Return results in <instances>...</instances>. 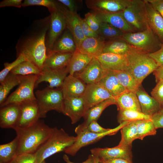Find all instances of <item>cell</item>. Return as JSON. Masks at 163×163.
I'll list each match as a JSON object with an SVG mask.
<instances>
[{
  "instance_id": "30bf717a",
  "label": "cell",
  "mask_w": 163,
  "mask_h": 163,
  "mask_svg": "<svg viewBox=\"0 0 163 163\" xmlns=\"http://www.w3.org/2000/svg\"><path fill=\"white\" fill-rule=\"evenodd\" d=\"M51 11L49 30L46 44L47 52L52 50L54 45L66 28L65 17L59 7Z\"/></svg>"
},
{
  "instance_id": "74e56055",
  "label": "cell",
  "mask_w": 163,
  "mask_h": 163,
  "mask_svg": "<svg viewBox=\"0 0 163 163\" xmlns=\"http://www.w3.org/2000/svg\"><path fill=\"white\" fill-rule=\"evenodd\" d=\"M41 72V70L35 64L27 60L19 64L10 73L21 76L30 75H38Z\"/></svg>"
},
{
  "instance_id": "52a82bcc",
  "label": "cell",
  "mask_w": 163,
  "mask_h": 163,
  "mask_svg": "<svg viewBox=\"0 0 163 163\" xmlns=\"http://www.w3.org/2000/svg\"><path fill=\"white\" fill-rule=\"evenodd\" d=\"M129 121H124L120 123L117 127L110 129L108 131L97 133L89 131L81 125L78 126L75 129L76 134L75 141L73 144L67 148L64 152L67 154L74 156L82 148L96 142L107 136L115 134Z\"/></svg>"
},
{
  "instance_id": "7402d4cb",
  "label": "cell",
  "mask_w": 163,
  "mask_h": 163,
  "mask_svg": "<svg viewBox=\"0 0 163 163\" xmlns=\"http://www.w3.org/2000/svg\"><path fill=\"white\" fill-rule=\"evenodd\" d=\"M87 85L78 77L69 75L61 88L64 99L82 96Z\"/></svg>"
},
{
  "instance_id": "9f6ffc18",
  "label": "cell",
  "mask_w": 163,
  "mask_h": 163,
  "mask_svg": "<svg viewBox=\"0 0 163 163\" xmlns=\"http://www.w3.org/2000/svg\"><path fill=\"white\" fill-rule=\"evenodd\" d=\"M101 161L105 163H133L132 161L124 158L115 159Z\"/></svg>"
},
{
  "instance_id": "8d00e7d4",
  "label": "cell",
  "mask_w": 163,
  "mask_h": 163,
  "mask_svg": "<svg viewBox=\"0 0 163 163\" xmlns=\"http://www.w3.org/2000/svg\"><path fill=\"white\" fill-rule=\"evenodd\" d=\"M125 33L109 23L100 22L98 35L106 41L122 38Z\"/></svg>"
},
{
  "instance_id": "d6986e66",
  "label": "cell",
  "mask_w": 163,
  "mask_h": 163,
  "mask_svg": "<svg viewBox=\"0 0 163 163\" xmlns=\"http://www.w3.org/2000/svg\"><path fill=\"white\" fill-rule=\"evenodd\" d=\"M96 58L104 69L113 71H128L127 55L102 53Z\"/></svg>"
},
{
  "instance_id": "5bb4252c",
  "label": "cell",
  "mask_w": 163,
  "mask_h": 163,
  "mask_svg": "<svg viewBox=\"0 0 163 163\" xmlns=\"http://www.w3.org/2000/svg\"><path fill=\"white\" fill-rule=\"evenodd\" d=\"M131 0H86L87 7L92 11L115 12L124 10Z\"/></svg>"
},
{
  "instance_id": "c3c4849f",
  "label": "cell",
  "mask_w": 163,
  "mask_h": 163,
  "mask_svg": "<svg viewBox=\"0 0 163 163\" xmlns=\"http://www.w3.org/2000/svg\"><path fill=\"white\" fill-rule=\"evenodd\" d=\"M149 54L155 61L158 66L163 65V43L159 50Z\"/></svg>"
},
{
  "instance_id": "8fae6325",
  "label": "cell",
  "mask_w": 163,
  "mask_h": 163,
  "mask_svg": "<svg viewBox=\"0 0 163 163\" xmlns=\"http://www.w3.org/2000/svg\"><path fill=\"white\" fill-rule=\"evenodd\" d=\"M20 105V117L14 130L29 127L35 123L40 118L39 109L36 100L25 101Z\"/></svg>"
},
{
  "instance_id": "ba28073f",
  "label": "cell",
  "mask_w": 163,
  "mask_h": 163,
  "mask_svg": "<svg viewBox=\"0 0 163 163\" xmlns=\"http://www.w3.org/2000/svg\"><path fill=\"white\" fill-rule=\"evenodd\" d=\"M122 12L126 20L137 32L150 27L144 0H131L130 4Z\"/></svg>"
},
{
  "instance_id": "6125c7cd",
  "label": "cell",
  "mask_w": 163,
  "mask_h": 163,
  "mask_svg": "<svg viewBox=\"0 0 163 163\" xmlns=\"http://www.w3.org/2000/svg\"><path fill=\"white\" fill-rule=\"evenodd\" d=\"M0 163H6L3 162L1 161H0Z\"/></svg>"
},
{
  "instance_id": "ab89813d",
  "label": "cell",
  "mask_w": 163,
  "mask_h": 163,
  "mask_svg": "<svg viewBox=\"0 0 163 163\" xmlns=\"http://www.w3.org/2000/svg\"><path fill=\"white\" fill-rule=\"evenodd\" d=\"M140 120H152V117L135 110L119 111L117 120L120 124L126 121H132Z\"/></svg>"
},
{
  "instance_id": "60d3db41",
  "label": "cell",
  "mask_w": 163,
  "mask_h": 163,
  "mask_svg": "<svg viewBox=\"0 0 163 163\" xmlns=\"http://www.w3.org/2000/svg\"><path fill=\"white\" fill-rule=\"evenodd\" d=\"M58 2L51 0H25L23 2L22 7L33 5L41 6L47 8L50 12L56 8L58 6Z\"/></svg>"
},
{
  "instance_id": "9c48e42d",
  "label": "cell",
  "mask_w": 163,
  "mask_h": 163,
  "mask_svg": "<svg viewBox=\"0 0 163 163\" xmlns=\"http://www.w3.org/2000/svg\"><path fill=\"white\" fill-rule=\"evenodd\" d=\"M38 76L35 75L23 76L17 89L7 97L0 105V107L10 104H20L25 101L36 100L34 90Z\"/></svg>"
},
{
  "instance_id": "6da1fadb",
  "label": "cell",
  "mask_w": 163,
  "mask_h": 163,
  "mask_svg": "<svg viewBox=\"0 0 163 163\" xmlns=\"http://www.w3.org/2000/svg\"><path fill=\"white\" fill-rule=\"evenodd\" d=\"M53 129L39 119L29 127L14 129L18 141V155L35 153L48 138Z\"/></svg>"
},
{
  "instance_id": "91938a15",
  "label": "cell",
  "mask_w": 163,
  "mask_h": 163,
  "mask_svg": "<svg viewBox=\"0 0 163 163\" xmlns=\"http://www.w3.org/2000/svg\"><path fill=\"white\" fill-rule=\"evenodd\" d=\"M41 163H46L45 160L43 161Z\"/></svg>"
},
{
  "instance_id": "d590c367",
  "label": "cell",
  "mask_w": 163,
  "mask_h": 163,
  "mask_svg": "<svg viewBox=\"0 0 163 163\" xmlns=\"http://www.w3.org/2000/svg\"><path fill=\"white\" fill-rule=\"evenodd\" d=\"M18 141L16 137L7 143L0 145V161L10 162L17 155Z\"/></svg>"
},
{
  "instance_id": "db71d44e",
  "label": "cell",
  "mask_w": 163,
  "mask_h": 163,
  "mask_svg": "<svg viewBox=\"0 0 163 163\" xmlns=\"http://www.w3.org/2000/svg\"><path fill=\"white\" fill-rule=\"evenodd\" d=\"M153 72L156 82L163 80V65L158 66Z\"/></svg>"
},
{
  "instance_id": "9a60e30c",
  "label": "cell",
  "mask_w": 163,
  "mask_h": 163,
  "mask_svg": "<svg viewBox=\"0 0 163 163\" xmlns=\"http://www.w3.org/2000/svg\"><path fill=\"white\" fill-rule=\"evenodd\" d=\"M100 22L109 23L125 33L136 31L124 18L122 11L111 12L106 11H92Z\"/></svg>"
},
{
  "instance_id": "f35d334b",
  "label": "cell",
  "mask_w": 163,
  "mask_h": 163,
  "mask_svg": "<svg viewBox=\"0 0 163 163\" xmlns=\"http://www.w3.org/2000/svg\"><path fill=\"white\" fill-rule=\"evenodd\" d=\"M138 139L142 140L146 136L155 135L157 132L155 127L152 120L136 121Z\"/></svg>"
},
{
  "instance_id": "bcb514c9",
  "label": "cell",
  "mask_w": 163,
  "mask_h": 163,
  "mask_svg": "<svg viewBox=\"0 0 163 163\" xmlns=\"http://www.w3.org/2000/svg\"><path fill=\"white\" fill-rule=\"evenodd\" d=\"M82 126L87 130L97 133L106 132L110 129H106L101 126L97 122V121H94L90 123L87 126Z\"/></svg>"
},
{
  "instance_id": "816d5d0a",
  "label": "cell",
  "mask_w": 163,
  "mask_h": 163,
  "mask_svg": "<svg viewBox=\"0 0 163 163\" xmlns=\"http://www.w3.org/2000/svg\"><path fill=\"white\" fill-rule=\"evenodd\" d=\"M152 120L156 128H163V113H157L152 116Z\"/></svg>"
},
{
  "instance_id": "681fc988",
  "label": "cell",
  "mask_w": 163,
  "mask_h": 163,
  "mask_svg": "<svg viewBox=\"0 0 163 163\" xmlns=\"http://www.w3.org/2000/svg\"><path fill=\"white\" fill-rule=\"evenodd\" d=\"M57 1L67 7L70 11L77 12L78 9L77 1L74 0H58Z\"/></svg>"
},
{
  "instance_id": "f1b7e54d",
  "label": "cell",
  "mask_w": 163,
  "mask_h": 163,
  "mask_svg": "<svg viewBox=\"0 0 163 163\" xmlns=\"http://www.w3.org/2000/svg\"><path fill=\"white\" fill-rule=\"evenodd\" d=\"M144 1L150 27L163 43V18L147 0Z\"/></svg>"
},
{
  "instance_id": "7dc6e473",
  "label": "cell",
  "mask_w": 163,
  "mask_h": 163,
  "mask_svg": "<svg viewBox=\"0 0 163 163\" xmlns=\"http://www.w3.org/2000/svg\"><path fill=\"white\" fill-rule=\"evenodd\" d=\"M81 22L82 32L86 38L95 37L98 36L97 34L88 26L84 18H81Z\"/></svg>"
},
{
  "instance_id": "f5cc1de1",
  "label": "cell",
  "mask_w": 163,
  "mask_h": 163,
  "mask_svg": "<svg viewBox=\"0 0 163 163\" xmlns=\"http://www.w3.org/2000/svg\"><path fill=\"white\" fill-rule=\"evenodd\" d=\"M163 18V0H147Z\"/></svg>"
},
{
  "instance_id": "4fadbf2b",
  "label": "cell",
  "mask_w": 163,
  "mask_h": 163,
  "mask_svg": "<svg viewBox=\"0 0 163 163\" xmlns=\"http://www.w3.org/2000/svg\"><path fill=\"white\" fill-rule=\"evenodd\" d=\"M68 74L67 67L57 69L43 67L38 76L35 88L41 82H46L49 84L48 86L50 88H61Z\"/></svg>"
},
{
  "instance_id": "d6a6232c",
  "label": "cell",
  "mask_w": 163,
  "mask_h": 163,
  "mask_svg": "<svg viewBox=\"0 0 163 163\" xmlns=\"http://www.w3.org/2000/svg\"><path fill=\"white\" fill-rule=\"evenodd\" d=\"M120 130L121 138L118 145L122 148L131 149L133 141L138 139L136 121H130Z\"/></svg>"
},
{
  "instance_id": "ffe728a7",
  "label": "cell",
  "mask_w": 163,
  "mask_h": 163,
  "mask_svg": "<svg viewBox=\"0 0 163 163\" xmlns=\"http://www.w3.org/2000/svg\"><path fill=\"white\" fill-rule=\"evenodd\" d=\"M106 71L96 58H93L85 69L76 76L86 85L96 83L100 81Z\"/></svg>"
},
{
  "instance_id": "e575fe53",
  "label": "cell",
  "mask_w": 163,
  "mask_h": 163,
  "mask_svg": "<svg viewBox=\"0 0 163 163\" xmlns=\"http://www.w3.org/2000/svg\"><path fill=\"white\" fill-rule=\"evenodd\" d=\"M113 71L120 84L126 90L135 93L140 86L132 75L128 71Z\"/></svg>"
},
{
  "instance_id": "f907efd6",
  "label": "cell",
  "mask_w": 163,
  "mask_h": 163,
  "mask_svg": "<svg viewBox=\"0 0 163 163\" xmlns=\"http://www.w3.org/2000/svg\"><path fill=\"white\" fill-rule=\"evenodd\" d=\"M22 0H4L0 2V7H13L20 8L22 7Z\"/></svg>"
},
{
  "instance_id": "5b68a950",
  "label": "cell",
  "mask_w": 163,
  "mask_h": 163,
  "mask_svg": "<svg viewBox=\"0 0 163 163\" xmlns=\"http://www.w3.org/2000/svg\"><path fill=\"white\" fill-rule=\"evenodd\" d=\"M35 96L40 113V118H44L51 110L63 113L64 98L60 88H51L47 86L37 90Z\"/></svg>"
},
{
  "instance_id": "83f0119b",
  "label": "cell",
  "mask_w": 163,
  "mask_h": 163,
  "mask_svg": "<svg viewBox=\"0 0 163 163\" xmlns=\"http://www.w3.org/2000/svg\"><path fill=\"white\" fill-rule=\"evenodd\" d=\"M98 83L115 98L126 90L120 84L113 71L107 70L106 74Z\"/></svg>"
},
{
  "instance_id": "f546056e",
  "label": "cell",
  "mask_w": 163,
  "mask_h": 163,
  "mask_svg": "<svg viewBox=\"0 0 163 163\" xmlns=\"http://www.w3.org/2000/svg\"><path fill=\"white\" fill-rule=\"evenodd\" d=\"M77 49L73 36L71 32L67 28L57 39L52 50L73 53Z\"/></svg>"
},
{
  "instance_id": "8992f818",
  "label": "cell",
  "mask_w": 163,
  "mask_h": 163,
  "mask_svg": "<svg viewBox=\"0 0 163 163\" xmlns=\"http://www.w3.org/2000/svg\"><path fill=\"white\" fill-rule=\"evenodd\" d=\"M122 39L136 49L148 53L159 50L163 43L150 27L142 31L125 33Z\"/></svg>"
},
{
  "instance_id": "836d02e7",
  "label": "cell",
  "mask_w": 163,
  "mask_h": 163,
  "mask_svg": "<svg viewBox=\"0 0 163 163\" xmlns=\"http://www.w3.org/2000/svg\"><path fill=\"white\" fill-rule=\"evenodd\" d=\"M22 76L9 73L5 79L0 82V105L5 101L11 90L19 85Z\"/></svg>"
},
{
  "instance_id": "4316f807",
  "label": "cell",
  "mask_w": 163,
  "mask_h": 163,
  "mask_svg": "<svg viewBox=\"0 0 163 163\" xmlns=\"http://www.w3.org/2000/svg\"><path fill=\"white\" fill-rule=\"evenodd\" d=\"M92 58L84 54L77 49L72 55L67 67L69 75L76 76L86 68Z\"/></svg>"
},
{
  "instance_id": "2e32d148",
  "label": "cell",
  "mask_w": 163,
  "mask_h": 163,
  "mask_svg": "<svg viewBox=\"0 0 163 163\" xmlns=\"http://www.w3.org/2000/svg\"><path fill=\"white\" fill-rule=\"evenodd\" d=\"M91 154L97 158L99 161L124 158L132 161L131 149L121 147L118 145L112 148H95L91 150Z\"/></svg>"
},
{
  "instance_id": "484cf974",
  "label": "cell",
  "mask_w": 163,
  "mask_h": 163,
  "mask_svg": "<svg viewBox=\"0 0 163 163\" xmlns=\"http://www.w3.org/2000/svg\"><path fill=\"white\" fill-rule=\"evenodd\" d=\"M115 100L119 111L133 110L142 112L136 93L126 90L116 97Z\"/></svg>"
},
{
  "instance_id": "cb8c5ba5",
  "label": "cell",
  "mask_w": 163,
  "mask_h": 163,
  "mask_svg": "<svg viewBox=\"0 0 163 163\" xmlns=\"http://www.w3.org/2000/svg\"><path fill=\"white\" fill-rule=\"evenodd\" d=\"M73 53L51 50L47 52L43 67L52 69L64 68L68 66Z\"/></svg>"
},
{
  "instance_id": "b9f144b4",
  "label": "cell",
  "mask_w": 163,
  "mask_h": 163,
  "mask_svg": "<svg viewBox=\"0 0 163 163\" xmlns=\"http://www.w3.org/2000/svg\"><path fill=\"white\" fill-rule=\"evenodd\" d=\"M27 60L24 56L20 54L17 56L16 59L11 63H4V68L0 72V83L3 81L11 71L20 63Z\"/></svg>"
},
{
  "instance_id": "7c38bea8",
  "label": "cell",
  "mask_w": 163,
  "mask_h": 163,
  "mask_svg": "<svg viewBox=\"0 0 163 163\" xmlns=\"http://www.w3.org/2000/svg\"><path fill=\"white\" fill-rule=\"evenodd\" d=\"M82 97L85 102L86 111L90 107L105 100L115 99L99 83L87 85Z\"/></svg>"
},
{
  "instance_id": "f6af8a7d",
  "label": "cell",
  "mask_w": 163,
  "mask_h": 163,
  "mask_svg": "<svg viewBox=\"0 0 163 163\" xmlns=\"http://www.w3.org/2000/svg\"><path fill=\"white\" fill-rule=\"evenodd\" d=\"M151 94L161 106L163 104V80L157 82L155 87L152 90Z\"/></svg>"
},
{
  "instance_id": "6f0895ef",
  "label": "cell",
  "mask_w": 163,
  "mask_h": 163,
  "mask_svg": "<svg viewBox=\"0 0 163 163\" xmlns=\"http://www.w3.org/2000/svg\"><path fill=\"white\" fill-rule=\"evenodd\" d=\"M94 158V163H99V161L98 158L93 156Z\"/></svg>"
},
{
  "instance_id": "4dcf8cb0",
  "label": "cell",
  "mask_w": 163,
  "mask_h": 163,
  "mask_svg": "<svg viewBox=\"0 0 163 163\" xmlns=\"http://www.w3.org/2000/svg\"><path fill=\"white\" fill-rule=\"evenodd\" d=\"M113 104H116L115 99L110 98L90 107L85 112L83 117L84 121L82 124L84 126H86L91 122L97 121L104 109Z\"/></svg>"
},
{
  "instance_id": "1f68e13d",
  "label": "cell",
  "mask_w": 163,
  "mask_h": 163,
  "mask_svg": "<svg viewBox=\"0 0 163 163\" xmlns=\"http://www.w3.org/2000/svg\"><path fill=\"white\" fill-rule=\"evenodd\" d=\"M136 49L124 40L120 38L106 41L103 53L127 55Z\"/></svg>"
},
{
  "instance_id": "7a4b0ae2",
  "label": "cell",
  "mask_w": 163,
  "mask_h": 163,
  "mask_svg": "<svg viewBox=\"0 0 163 163\" xmlns=\"http://www.w3.org/2000/svg\"><path fill=\"white\" fill-rule=\"evenodd\" d=\"M50 24V22L38 32L24 39L18 43L16 48L17 56L23 54L27 60L34 63L41 70L47 56L45 38Z\"/></svg>"
},
{
  "instance_id": "680465c9",
  "label": "cell",
  "mask_w": 163,
  "mask_h": 163,
  "mask_svg": "<svg viewBox=\"0 0 163 163\" xmlns=\"http://www.w3.org/2000/svg\"><path fill=\"white\" fill-rule=\"evenodd\" d=\"M158 113H163V104L161 106V108Z\"/></svg>"
},
{
  "instance_id": "277c9868",
  "label": "cell",
  "mask_w": 163,
  "mask_h": 163,
  "mask_svg": "<svg viewBox=\"0 0 163 163\" xmlns=\"http://www.w3.org/2000/svg\"><path fill=\"white\" fill-rule=\"evenodd\" d=\"M149 54L136 49L127 55L129 68L128 71L140 86L144 79L158 67Z\"/></svg>"
},
{
  "instance_id": "7bdbcfd3",
  "label": "cell",
  "mask_w": 163,
  "mask_h": 163,
  "mask_svg": "<svg viewBox=\"0 0 163 163\" xmlns=\"http://www.w3.org/2000/svg\"><path fill=\"white\" fill-rule=\"evenodd\" d=\"M9 163H37V161L34 153H22L18 155Z\"/></svg>"
},
{
  "instance_id": "94428289",
  "label": "cell",
  "mask_w": 163,
  "mask_h": 163,
  "mask_svg": "<svg viewBox=\"0 0 163 163\" xmlns=\"http://www.w3.org/2000/svg\"><path fill=\"white\" fill-rule=\"evenodd\" d=\"M99 163H105L103 161H99Z\"/></svg>"
},
{
  "instance_id": "e0dca14e",
  "label": "cell",
  "mask_w": 163,
  "mask_h": 163,
  "mask_svg": "<svg viewBox=\"0 0 163 163\" xmlns=\"http://www.w3.org/2000/svg\"><path fill=\"white\" fill-rule=\"evenodd\" d=\"M59 7L64 14L66 21V28L72 34L77 49L82 41L86 38L82 31L81 22V18L77 12L70 11L59 3Z\"/></svg>"
},
{
  "instance_id": "ac0fdd59",
  "label": "cell",
  "mask_w": 163,
  "mask_h": 163,
  "mask_svg": "<svg viewBox=\"0 0 163 163\" xmlns=\"http://www.w3.org/2000/svg\"><path fill=\"white\" fill-rule=\"evenodd\" d=\"M86 111L82 96L64 99L63 114L70 118L72 124L76 123L83 117Z\"/></svg>"
},
{
  "instance_id": "ee69618b",
  "label": "cell",
  "mask_w": 163,
  "mask_h": 163,
  "mask_svg": "<svg viewBox=\"0 0 163 163\" xmlns=\"http://www.w3.org/2000/svg\"><path fill=\"white\" fill-rule=\"evenodd\" d=\"M84 19L90 28L97 34L99 29L100 22L92 12L85 14Z\"/></svg>"
},
{
  "instance_id": "3957f363",
  "label": "cell",
  "mask_w": 163,
  "mask_h": 163,
  "mask_svg": "<svg viewBox=\"0 0 163 163\" xmlns=\"http://www.w3.org/2000/svg\"><path fill=\"white\" fill-rule=\"evenodd\" d=\"M75 139L76 136H70L62 128H53L48 138L34 153L37 163H41L56 153L64 152L73 144Z\"/></svg>"
},
{
  "instance_id": "d4e9b609",
  "label": "cell",
  "mask_w": 163,
  "mask_h": 163,
  "mask_svg": "<svg viewBox=\"0 0 163 163\" xmlns=\"http://www.w3.org/2000/svg\"><path fill=\"white\" fill-rule=\"evenodd\" d=\"M141 86L136 94L142 112L152 117L159 112L161 109V105L154 98L149 96L141 88Z\"/></svg>"
},
{
  "instance_id": "603a6c76",
  "label": "cell",
  "mask_w": 163,
  "mask_h": 163,
  "mask_svg": "<svg viewBox=\"0 0 163 163\" xmlns=\"http://www.w3.org/2000/svg\"><path fill=\"white\" fill-rule=\"evenodd\" d=\"M105 42L104 38L99 36L86 37L77 49L92 58H96L103 53Z\"/></svg>"
},
{
  "instance_id": "11a10c76",
  "label": "cell",
  "mask_w": 163,
  "mask_h": 163,
  "mask_svg": "<svg viewBox=\"0 0 163 163\" xmlns=\"http://www.w3.org/2000/svg\"><path fill=\"white\" fill-rule=\"evenodd\" d=\"M63 158L64 161L66 163H75L71 161L69 159L68 156L66 154L63 155ZM81 163H94L93 155L91 154H90L85 161Z\"/></svg>"
},
{
  "instance_id": "44dd1931",
  "label": "cell",
  "mask_w": 163,
  "mask_h": 163,
  "mask_svg": "<svg viewBox=\"0 0 163 163\" xmlns=\"http://www.w3.org/2000/svg\"><path fill=\"white\" fill-rule=\"evenodd\" d=\"M20 113V104H12L0 107V127L14 129L19 121Z\"/></svg>"
}]
</instances>
